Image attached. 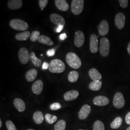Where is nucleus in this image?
Segmentation results:
<instances>
[{
	"mask_svg": "<svg viewBox=\"0 0 130 130\" xmlns=\"http://www.w3.org/2000/svg\"><path fill=\"white\" fill-rule=\"evenodd\" d=\"M66 59L68 64L73 69H78L82 66V61L75 53L70 52L66 56Z\"/></svg>",
	"mask_w": 130,
	"mask_h": 130,
	"instance_id": "1",
	"label": "nucleus"
},
{
	"mask_svg": "<svg viewBox=\"0 0 130 130\" xmlns=\"http://www.w3.org/2000/svg\"><path fill=\"white\" fill-rule=\"evenodd\" d=\"M66 68L64 62L59 59H54L49 64V70L53 73H61L64 71Z\"/></svg>",
	"mask_w": 130,
	"mask_h": 130,
	"instance_id": "2",
	"label": "nucleus"
},
{
	"mask_svg": "<svg viewBox=\"0 0 130 130\" xmlns=\"http://www.w3.org/2000/svg\"><path fill=\"white\" fill-rule=\"evenodd\" d=\"M10 27L14 30L18 31H25L28 28V24L26 21L19 19H14L9 22Z\"/></svg>",
	"mask_w": 130,
	"mask_h": 130,
	"instance_id": "3",
	"label": "nucleus"
},
{
	"mask_svg": "<svg viewBox=\"0 0 130 130\" xmlns=\"http://www.w3.org/2000/svg\"><path fill=\"white\" fill-rule=\"evenodd\" d=\"M99 51L100 55L103 57L108 56L110 51V43L107 38L103 37L100 40Z\"/></svg>",
	"mask_w": 130,
	"mask_h": 130,
	"instance_id": "4",
	"label": "nucleus"
},
{
	"mask_svg": "<svg viewBox=\"0 0 130 130\" xmlns=\"http://www.w3.org/2000/svg\"><path fill=\"white\" fill-rule=\"evenodd\" d=\"M84 0H73L71 2V12L75 15H79L84 10Z\"/></svg>",
	"mask_w": 130,
	"mask_h": 130,
	"instance_id": "5",
	"label": "nucleus"
},
{
	"mask_svg": "<svg viewBox=\"0 0 130 130\" xmlns=\"http://www.w3.org/2000/svg\"><path fill=\"white\" fill-rule=\"evenodd\" d=\"M125 101L123 94L121 93H117L113 98V104L117 108L120 109L125 105Z\"/></svg>",
	"mask_w": 130,
	"mask_h": 130,
	"instance_id": "6",
	"label": "nucleus"
},
{
	"mask_svg": "<svg viewBox=\"0 0 130 130\" xmlns=\"http://www.w3.org/2000/svg\"><path fill=\"white\" fill-rule=\"evenodd\" d=\"M19 58L20 62L22 64H27L30 59V55L28 49L26 48H21L19 51Z\"/></svg>",
	"mask_w": 130,
	"mask_h": 130,
	"instance_id": "7",
	"label": "nucleus"
},
{
	"mask_svg": "<svg viewBox=\"0 0 130 130\" xmlns=\"http://www.w3.org/2000/svg\"><path fill=\"white\" fill-rule=\"evenodd\" d=\"M115 23L118 29H121L124 28L125 24V17L124 14L122 13L117 14L115 18Z\"/></svg>",
	"mask_w": 130,
	"mask_h": 130,
	"instance_id": "8",
	"label": "nucleus"
},
{
	"mask_svg": "<svg viewBox=\"0 0 130 130\" xmlns=\"http://www.w3.org/2000/svg\"><path fill=\"white\" fill-rule=\"evenodd\" d=\"M98 42L97 36L93 34L90 36V49L92 53H96L98 51Z\"/></svg>",
	"mask_w": 130,
	"mask_h": 130,
	"instance_id": "9",
	"label": "nucleus"
},
{
	"mask_svg": "<svg viewBox=\"0 0 130 130\" xmlns=\"http://www.w3.org/2000/svg\"><path fill=\"white\" fill-rule=\"evenodd\" d=\"M84 35L82 31L78 30L75 34L74 44L77 47H81L84 43Z\"/></svg>",
	"mask_w": 130,
	"mask_h": 130,
	"instance_id": "10",
	"label": "nucleus"
},
{
	"mask_svg": "<svg viewBox=\"0 0 130 130\" xmlns=\"http://www.w3.org/2000/svg\"><path fill=\"white\" fill-rule=\"evenodd\" d=\"M91 112V108L88 105H84L80 108L79 112V118L83 120L86 119Z\"/></svg>",
	"mask_w": 130,
	"mask_h": 130,
	"instance_id": "11",
	"label": "nucleus"
},
{
	"mask_svg": "<svg viewBox=\"0 0 130 130\" xmlns=\"http://www.w3.org/2000/svg\"><path fill=\"white\" fill-rule=\"evenodd\" d=\"M93 103L96 106H104L107 105L109 103V100L106 96L99 95L93 98Z\"/></svg>",
	"mask_w": 130,
	"mask_h": 130,
	"instance_id": "12",
	"label": "nucleus"
},
{
	"mask_svg": "<svg viewBox=\"0 0 130 130\" xmlns=\"http://www.w3.org/2000/svg\"><path fill=\"white\" fill-rule=\"evenodd\" d=\"M50 20L55 25L59 26V25H65L66 22L65 19L60 15L57 14H52L50 17Z\"/></svg>",
	"mask_w": 130,
	"mask_h": 130,
	"instance_id": "13",
	"label": "nucleus"
},
{
	"mask_svg": "<svg viewBox=\"0 0 130 130\" xmlns=\"http://www.w3.org/2000/svg\"><path fill=\"white\" fill-rule=\"evenodd\" d=\"M109 31V24L106 20L101 22L98 26V32L101 36H105Z\"/></svg>",
	"mask_w": 130,
	"mask_h": 130,
	"instance_id": "14",
	"label": "nucleus"
},
{
	"mask_svg": "<svg viewBox=\"0 0 130 130\" xmlns=\"http://www.w3.org/2000/svg\"><path fill=\"white\" fill-rule=\"evenodd\" d=\"M43 87V84L41 80H36L32 85L33 93L37 95H39L42 93Z\"/></svg>",
	"mask_w": 130,
	"mask_h": 130,
	"instance_id": "15",
	"label": "nucleus"
},
{
	"mask_svg": "<svg viewBox=\"0 0 130 130\" xmlns=\"http://www.w3.org/2000/svg\"><path fill=\"white\" fill-rule=\"evenodd\" d=\"M23 2L21 0H10L8 2V7L11 10H17L22 7Z\"/></svg>",
	"mask_w": 130,
	"mask_h": 130,
	"instance_id": "16",
	"label": "nucleus"
},
{
	"mask_svg": "<svg viewBox=\"0 0 130 130\" xmlns=\"http://www.w3.org/2000/svg\"><path fill=\"white\" fill-rule=\"evenodd\" d=\"M79 95V92L77 91L71 90L65 93L64 95V98L65 101H70L77 99Z\"/></svg>",
	"mask_w": 130,
	"mask_h": 130,
	"instance_id": "17",
	"label": "nucleus"
},
{
	"mask_svg": "<svg viewBox=\"0 0 130 130\" xmlns=\"http://www.w3.org/2000/svg\"><path fill=\"white\" fill-rule=\"evenodd\" d=\"M55 2L56 7L60 11L66 12L69 9V5L65 0H56Z\"/></svg>",
	"mask_w": 130,
	"mask_h": 130,
	"instance_id": "18",
	"label": "nucleus"
},
{
	"mask_svg": "<svg viewBox=\"0 0 130 130\" xmlns=\"http://www.w3.org/2000/svg\"><path fill=\"white\" fill-rule=\"evenodd\" d=\"M14 105L15 107L19 112H23L26 109V105L23 100L20 98H15L14 100Z\"/></svg>",
	"mask_w": 130,
	"mask_h": 130,
	"instance_id": "19",
	"label": "nucleus"
},
{
	"mask_svg": "<svg viewBox=\"0 0 130 130\" xmlns=\"http://www.w3.org/2000/svg\"><path fill=\"white\" fill-rule=\"evenodd\" d=\"M37 74V71L34 69L29 70L25 76L26 79L28 82H32L36 78Z\"/></svg>",
	"mask_w": 130,
	"mask_h": 130,
	"instance_id": "20",
	"label": "nucleus"
},
{
	"mask_svg": "<svg viewBox=\"0 0 130 130\" xmlns=\"http://www.w3.org/2000/svg\"><path fill=\"white\" fill-rule=\"evenodd\" d=\"M89 75L90 78L93 80H100L102 75L98 70L95 69H91L89 71Z\"/></svg>",
	"mask_w": 130,
	"mask_h": 130,
	"instance_id": "21",
	"label": "nucleus"
},
{
	"mask_svg": "<svg viewBox=\"0 0 130 130\" xmlns=\"http://www.w3.org/2000/svg\"><path fill=\"white\" fill-rule=\"evenodd\" d=\"M30 36L31 34L29 31H25L22 32L17 34L15 36V38L19 41H27Z\"/></svg>",
	"mask_w": 130,
	"mask_h": 130,
	"instance_id": "22",
	"label": "nucleus"
},
{
	"mask_svg": "<svg viewBox=\"0 0 130 130\" xmlns=\"http://www.w3.org/2000/svg\"><path fill=\"white\" fill-rule=\"evenodd\" d=\"M33 119L34 122L38 124H40L42 123L44 120V116L43 113L40 111L34 112L33 115Z\"/></svg>",
	"mask_w": 130,
	"mask_h": 130,
	"instance_id": "23",
	"label": "nucleus"
},
{
	"mask_svg": "<svg viewBox=\"0 0 130 130\" xmlns=\"http://www.w3.org/2000/svg\"><path fill=\"white\" fill-rule=\"evenodd\" d=\"M102 83L100 80H93L89 85V88L93 91H98L101 88Z\"/></svg>",
	"mask_w": 130,
	"mask_h": 130,
	"instance_id": "24",
	"label": "nucleus"
},
{
	"mask_svg": "<svg viewBox=\"0 0 130 130\" xmlns=\"http://www.w3.org/2000/svg\"><path fill=\"white\" fill-rule=\"evenodd\" d=\"M38 41L42 44H44L48 46H52L54 44V42L51 39L45 35H41Z\"/></svg>",
	"mask_w": 130,
	"mask_h": 130,
	"instance_id": "25",
	"label": "nucleus"
},
{
	"mask_svg": "<svg viewBox=\"0 0 130 130\" xmlns=\"http://www.w3.org/2000/svg\"><path fill=\"white\" fill-rule=\"evenodd\" d=\"M30 59L31 60L33 64L35 67L37 68H39L40 67H41L42 61L41 60V59L38 58L35 55V53L32 52L30 54Z\"/></svg>",
	"mask_w": 130,
	"mask_h": 130,
	"instance_id": "26",
	"label": "nucleus"
},
{
	"mask_svg": "<svg viewBox=\"0 0 130 130\" xmlns=\"http://www.w3.org/2000/svg\"><path fill=\"white\" fill-rule=\"evenodd\" d=\"M122 123V119L120 117H118L116 118L112 122L110 127L112 129H117L121 127Z\"/></svg>",
	"mask_w": 130,
	"mask_h": 130,
	"instance_id": "27",
	"label": "nucleus"
},
{
	"mask_svg": "<svg viewBox=\"0 0 130 130\" xmlns=\"http://www.w3.org/2000/svg\"><path fill=\"white\" fill-rule=\"evenodd\" d=\"M79 74L76 71H72L68 75V80L70 83H75L79 78Z\"/></svg>",
	"mask_w": 130,
	"mask_h": 130,
	"instance_id": "28",
	"label": "nucleus"
},
{
	"mask_svg": "<svg viewBox=\"0 0 130 130\" xmlns=\"http://www.w3.org/2000/svg\"><path fill=\"white\" fill-rule=\"evenodd\" d=\"M66 127V122L63 120H60L56 123L54 126L55 130H65Z\"/></svg>",
	"mask_w": 130,
	"mask_h": 130,
	"instance_id": "29",
	"label": "nucleus"
},
{
	"mask_svg": "<svg viewBox=\"0 0 130 130\" xmlns=\"http://www.w3.org/2000/svg\"><path fill=\"white\" fill-rule=\"evenodd\" d=\"M93 130H105V126L101 121H95L93 126Z\"/></svg>",
	"mask_w": 130,
	"mask_h": 130,
	"instance_id": "30",
	"label": "nucleus"
},
{
	"mask_svg": "<svg viewBox=\"0 0 130 130\" xmlns=\"http://www.w3.org/2000/svg\"><path fill=\"white\" fill-rule=\"evenodd\" d=\"M45 120L49 124H53L57 120V118L55 115H52L50 114H46L45 116Z\"/></svg>",
	"mask_w": 130,
	"mask_h": 130,
	"instance_id": "31",
	"label": "nucleus"
},
{
	"mask_svg": "<svg viewBox=\"0 0 130 130\" xmlns=\"http://www.w3.org/2000/svg\"><path fill=\"white\" fill-rule=\"evenodd\" d=\"M40 32L39 31H33L31 34L30 40L31 42H36L39 40L40 37Z\"/></svg>",
	"mask_w": 130,
	"mask_h": 130,
	"instance_id": "32",
	"label": "nucleus"
},
{
	"mask_svg": "<svg viewBox=\"0 0 130 130\" xmlns=\"http://www.w3.org/2000/svg\"><path fill=\"white\" fill-rule=\"evenodd\" d=\"M6 125L8 130H17L14 123L12 121H7L6 122Z\"/></svg>",
	"mask_w": 130,
	"mask_h": 130,
	"instance_id": "33",
	"label": "nucleus"
},
{
	"mask_svg": "<svg viewBox=\"0 0 130 130\" xmlns=\"http://www.w3.org/2000/svg\"><path fill=\"white\" fill-rule=\"evenodd\" d=\"M62 107L60 104L59 103H54L50 106V108L52 110H57Z\"/></svg>",
	"mask_w": 130,
	"mask_h": 130,
	"instance_id": "34",
	"label": "nucleus"
},
{
	"mask_svg": "<svg viewBox=\"0 0 130 130\" xmlns=\"http://www.w3.org/2000/svg\"><path fill=\"white\" fill-rule=\"evenodd\" d=\"M48 3V0H39V6L42 10L46 7Z\"/></svg>",
	"mask_w": 130,
	"mask_h": 130,
	"instance_id": "35",
	"label": "nucleus"
},
{
	"mask_svg": "<svg viewBox=\"0 0 130 130\" xmlns=\"http://www.w3.org/2000/svg\"><path fill=\"white\" fill-rule=\"evenodd\" d=\"M121 7L123 8H126L127 7L128 5V0H119V1Z\"/></svg>",
	"mask_w": 130,
	"mask_h": 130,
	"instance_id": "36",
	"label": "nucleus"
},
{
	"mask_svg": "<svg viewBox=\"0 0 130 130\" xmlns=\"http://www.w3.org/2000/svg\"><path fill=\"white\" fill-rule=\"evenodd\" d=\"M56 50L54 49H52L49 50L47 52V55L48 56H53L55 55Z\"/></svg>",
	"mask_w": 130,
	"mask_h": 130,
	"instance_id": "37",
	"label": "nucleus"
},
{
	"mask_svg": "<svg viewBox=\"0 0 130 130\" xmlns=\"http://www.w3.org/2000/svg\"><path fill=\"white\" fill-rule=\"evenodd\" d=\"M125 121L128 124L130 125V111L126 115Z\"/></svg>",
	"mask_w": 130,
	"mask_h": 130,
	"instance_id": "38",
	"label": "nucleus"
},
{
	"mask_svg": "<svg viewBox=\"0 0 130 130\" xmlns=\"http://www.w3.org/2000/svg\"><path fill=\"white\" fill-rule=\"evenodd\" d=\"M49 64H48L47 62H44L42 65V69L43 70H46L49 69Z\"/></svg>",
	"mask_w": 130,
	"mask_h": 130,
	"instance_id": "39",
	"label": "nucleus"
},
{
	"mask_svg": "<svg viewBox=\"0 0 130 130\" xmlns=\"http://www.w3.org/2000/svg\"><path fill=\"white\" fill-rule=\"evenodd\" d=\"M67 38V35L66 34V33H64L60 34V35L59 36V39L61 41H64L65 39Z\"/></svg>",
	"mask_w": 130,
	"mask_h": 130,
	"instance_id": "40",
	"label": "nucleus"
},
{
	"mask_svg": "<svg viewBox=\"0 0 130 130\" xmlns=\"http://www.w3.org/2000/svg\"><path fill=\"white\" fill-rule=\"evenodd\" d=\"M64 26L63 25H59L56 28V32L57 33L60 32L61 31H62V30L63 29V28H64Z\"/></svg>",
	"mask_w": 130,
	"mask_h": 130,
	"instance_id": "41",
	"label": "nucleus"
},
{
	"mask_svg": "<svg viewBox=\"0 0 130 130\" xmlns=\"http://www.w3.org/2000/svg\"><path fill=\"white\" fill-rule=\"evenodd\" d=\"M127 50H128V54L130 55V42L129 43V44H128V48H127Z\"/></svg>",
	"mask_w": 130,
	"mask_h": 130,
	"instance_id": "42",
	"label": "nucleus"
},
{
	"mask_svg": "<svg viewBox=\"0 0 130 130\" xmlns=\"http://www.w3.org/2000/svg\"><path fill=\"white\" fill-rule=\"evenodd\" d=\"M2 126V121L1 119V120H0V127H1V128Z\"/></svg>",
	"mask_w": 130,
	"mask_h": 130,
	"instance_id": "43",
	"label": "nucleus"
},
{
	"mask_svg": "<svg viewBox=\"0 0 130 130\" xmlns=\"http://www.w3.org/2000/svg\"><path fill=\"white\" fill-rule=\"evenodd\" d=\"M130 130V127H129L127 129V130Z\"/></svg>",
	"mask_w": 130,
	"mask_h": 130,
	"instance_id": "44",
	"label": "nucleus"
},
{
	"mask_svg": "<svg viewBox=\"0 0 130 130\" xmlns=\"http://www.w3.org/2000/svg\"><path fill=\"white\" fill-rule=\"evenodd\" d=\"M33 130V129H28V130Z\"/></svg>",
	"mask_w": 130,
	"mask_h": 130,
	"instance_id": "45",
	"label": "nucleus"
},
{
	"mask_svg": "<svg viewBox=\"0 0 130 130\" xmlns=\"http://www.w3.org/2000/svg\"><path fill=\"white\" fill-rule=\"evenodd\" d=\"M78 130H83V129H79Z\"/></svg>",
	"mask_w": 130,
	"mask_h": 130,
	"instance_id": "46",
	"label": "nucleus"
}]
</instances>
